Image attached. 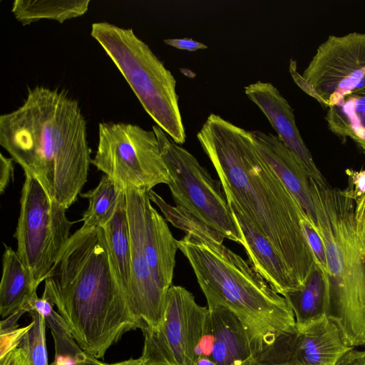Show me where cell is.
Returning <instances> with one entry per match:
<instances>
[{
  "mask_svg": "<svg viewBox=\"0 0 365 365\" xmlns=\"http://www.w3.org/2000/svg\"><path fill=\"white\" fill-rule=\"evenodd\" d=\"M124 188L104 175L95 188L81 193V197L88 199L89 202L81 220L83 222L82 227L95 228L106 225L114 215Z\"/></svg>",
  "mask_w": 365,
  "mask_h": 365,
  "instance_id": "cell-24",
  "label": "cell"
},
{
  "mask_svg": "<svg viewBox=\"0 0 365 365\" xmlns=\"http://www.w3.org/2000/svg\"><path fill=\"white\" fill-rule=\"evenodd\" d=\"M0 192L4 193L14 177V160L0 155Z\"/></svg>",
  "mask_w": 365,
  "mask_h": 365,
  "instance_id": "cell-32",
  "label": "cell"
},
{
  "mask_svg": "<svg viewBox=\"0 0 365 365\" xmlns=\"http://www.w3.org/2000/svg\"><path fill=\"white\" fill-rule=\"evenodd\" d=\"M197 138L225 196L269 240L302 286L316 265L301 223L307 216L257 149L252 131L212 113Z\"/></svg>",
  "mask_w": 365,
  "mask_h": 365,
  "instance_id": "cell-1",
  "label": "cell"
},
{
  "mask_svg": "<svg viewBox=\"0 0 365 365\" xmlns=\"http://www.w3.org/2000/svg\"><path fill=\"white\" fill-rule=\"evenodd\" d=\"M355 218L358 224L365 225V195L355 203Z\"/></svg>",
  "mask_w": 365,
  "mask_h": 365,
  "instance_id": "cell-36",
  "label": "cell"
},
{
  "mask_svg": "<svg viewBox=\"0 0 365 365\" xmlns=\"http://www.w3.org/2000/svg\"><path fill=\"white\" fill-rule=\"evenodd\" d=\"M290 73L297 84L319 103L328 108L337 104L365 77V34L329 36L302 75L293 61Z\"/></svg>",
  "mask_w": 365,
  "mask_h": 365,
  "instance_id": "cell-10",
  "label": "cell"
},
{
  "mask_svg": "<svg viewBox=\"0 0 365 365\" xmlns=\"http://www.w3.org/2000/svg\"><path fill=\"white\" fill-rule=\"evenodd\" d=\"M245 93L267 117L278 138L300 158L309 176L327 182L299 133L292 108L278 89L259 81L245 87Z\"/></svg>",
  "mask_w": 365,
  "mask_h": 365,
  "instance_id": "cell-14",
  "label": "cell"
},
{
  "mask_svg": "<svg viewBox=\"0 0 365 365\" xmlns=\"http://www.w3.org/2000/svg\"><path fill=\"white\" fill-rule=\"evenodd\" d=\"M178 249L188 260L206 300L227 306L243 322L259 353L279 337L294 333L286 299L240 255L218 242L185 234Z\"/></svg>",
  "mask_w": 365,
  "mask_h": 365,
  "instance_id": "cell-4",
  "label": "cell"
},
{
  "mask_svg": "<svg viewBox=\"0 0 365 365\" xmlns=\"http://www.w3.org/2000/svg\"><path fill=\"white\" fill-rule=\"evenodd\" d=\"M301 223L316 265L329 277L325 246L317 227L312 224L307 217H302Z\"/></svg>",
  "mask_w": 365,
  "mask_h": 365,
  "instance_id": "cell-29",
  "label": "cell"
},
{
  "mask_svg": "<svg viewBox=\"0 0 365 365\" xmlns=\"http://www.w3.org/2000/svg\"><path fill=\"white\" fill-rule=\"evenodd\" d=\"M98 365H145L143 360L139 357L138 359H130L126 361H123L120 362H117L114 364H105L101 362Z\"/></svg>",
  "mask_w": 365,
  "mask_h": 365,
  "instance_id": "cell-38",
  "label": "cell"
},
{
  "mask_svg": "<svg viewBox=\"0 0 365 365\" xmlns=\"http://www.w3.org/2000/svg\"><path fill=\"white\" fill-rule=\"evenodd\" d=\"M91 35L102 46L147 113L175 143L186 140L176 93V81L164 63L132 29L108 22L91 26Z\"/></svg>",
  "mask_w": 365,
  "mask_h": 365,
  "instance_id": "cell-6",
  "label": "cell"
},
{
  "mask_svg": "<svg viewBox=\"0 0 365 365\" xmlns=\"http://www.w3.org/2000/svg\"><path fill=\"white\" fill-rule=\"evenodd\" d=\"M255 143L280 180L297 201L313 225L317 212L310 186V176L300 158L277 136L252 131Z\"/></svg>",
  "mask_w": 365,
  "mask_h": 365,
  "instance_id": "cell-16",
  "label": "cell"
},
{
  "mask_svg": "<svg viewBox=\"0 0 365 365\" xmlns=\"http://www.w3.org/2000/svg\"><path fill=\"white\" fill-rule=\"evenodd\" d=\"M124 187L131 244V278L127 303L142 331L157 329L164 319L168 294L156 284L144 251L141 189L131 185Z\"/></svg>",
  "mask_w": 365,
  "mask_h": 365,
  "instance_id": "cell-12",
  "label": "cell"
},
{
  "mask_svg": "<svg viewBox=\"0 0 365 365\" xmlns=\"http://www.w3.org/2000/svg\"><path fill=\"white\" fill-rule=\"evenodd\" d=\"M103 229L113 267L127 301L131 278V244L125 188L114 215Z\"/></svg>",
  "mask_w": 365,
  "mask_h": 365,
  "instance_id": "cell-22",
  "label": "cell"
},
{
  "mask_svg": "<svg viewBox=\"0 0 365 365\" xmlns=\"http://www.w3.org/2000/svg\"><path fill=\"white\" fill-rule=\"evenodd\" d=\"M149 197L161 210L167 221L202 242L217 241L223 243L225 237L217 231L207 226L189 211L180 206L168 204L153 190L148 192Z\"/></svg>",
  "mask_w": 365,
  "mask_h": 365,
  "instance_id": "cell-25",
  "label": "cell"
},
{
  "mask_svg": "<svg viewBox=\"0 0 365 365\" xmlns=\"http://www.w3.org/2000/svg\"><path fill=\"white\" fill-rule=\"evenodd\" d=\"M163 42L174 48L186 50L189 51H195L199 49H205L207 48V46L195 41L192 38H168L165 39Z\"/></svg>",
  "mask_w": 365,
  "mask_h": 365,
  "instance_id": "cell-33",
  "label": "cell"
},
{
  "mask_svg": "<svg viewBox=\"0 0 365 365\" xmlns=\"http://www.w3.org/2000/svg\"><path fill=\"white\" fill-rule=\"evenodd\" d=\"M346 174L348 176V186L344 191L356 203L365 195V170L356 171L347 169Z\"/></svg>",
  "mask_w": 365,
  "mask_h": 365,
  "instance_id": "cell-31",
  "label": "cell"
},
{
  "mask_svg": "<svg viewBox=\"0 0 365 365\" xmlns=\"http://www.w3.org/2000/svg\"><path fill=\"white\" fill-rule=\"evenodd\" d=\"M0 144L51 197L66 209L76 202L92 160L86 120L67 92L29 88L20 107L0 116Z\"/></svg>",
  "mask_w": 365,
  "mask_h": 365,
  "instance_id": "cell-2",
  "label": "cell"
},
{
  "mask_svg": "<svg viewBox=\"0 0 365 365\" xmlns=\"http://www.w3.org/2000/svg\"><path fill=\"white\" fill-rule=\"evenodd\" d=\"M55 305L87 354L103 358L126 332L140 329L118 283L103 227L71 235L44 280Z\"/></svg>",
  "mask_w": 365,
  "mask_h": 365,
  "instance_id": "cell-3",
  "label": "cell"
},
{
  "mask_svg": "<svg viewBox=\"0 0 365 365\" xmlns=\"http://www.w3.org/2000/svg\"><path fill=\"white\" fill-rule=\"evenodd\" d=\"M207 313V307L199 305L190 291L172 285L161 326L143 331L144 346L140 358L145 365H195Z\"/></svg>",
  "mask_w": 365,
  "mask_h": 365,
  "instance_id": "cell-11",
  "label": "cell"
},
{
  "mask_svg": "<svg viewBox=\"0 0 365 365\" xmlns=\"http://www.w3.org/2000/svg\"><path fill=\"white\" fill-rule=\"evenodd\" d=\"M351 347L336 323L324 315L291 336L294 365H336Z\"/></svg>",
  "mask_w": 365,
  "mask_h": 365,
  "instance_id": "cell-18",
  "label": "cell"
},
{
  "mask_svg": "<svg viewBox=\"0 0 365 365\" xmlns=\"http://www.w3.org/2000/svg\"><path fill=\"white\" fill-rule=\"evenodd\" d=\"M205 329L199 343L202 354L217 365H243L259 353L240 318L227 306L208 300Z\"/></svg>",
  "mask_w": 365,
  "mask_h": 365,
  "instance_id": "cell-13",
  "label": "cell"
},
{
  "mask_svg": "<svg viewBox=\"0 0 365 365\" xmlns=\"http://www.w3.org/2000/svg\"><path fill=\"white\" fill-rule=\"evenodd\" d=\"M292 334L279 337L271 346L243 365H294L291 359Z\"/></svg>",
  "mask_w": 365,
  "mask_h": 365,
  "instance_id": "cell-27",
  "label": "cell"
},
{
  "mask_svg": "<svg viewBox=\"0 0 365 365\" xmlns=\"http://www.w3.org/2000/svg\"><path fill=\"white\" fill-rule=\"evenodd\" d=\"M283 297L293 311L297 329H302L322 317L328 316L329 277L315 265L302 286Z\"/></svg>",
  "mask_w": 365,
  "mask_h": 365,
  "instance_id": "cell-20",
  "label": "cell"
},
{
  "mask_svg": "<svg viewBox=\"0 0 365 365\" xmlns=\"http://www.w3.org/2000/svg\"><path fill=\"white\" fill-rule=\"evenodd\" d=\"M143 242L152 275L160 289L168 294L172 286L178 240L165 220L153 207L148 192H140Z\"/></svg>",
  "mask_w": 365,
  "mask_h": 365,
  "instance_id": "cell-17",
  "label": "cell"
},
{
  "mask_svg": "<svg viewBox=\"0 0 365 365\" xmlns=\"http://www.w3.org/2000/svg\"><path fill=\"white\" fill-rule=\"evenodd\" d=\"M243 239V247L251 266L279 294L301 287L282 256L269 240L243 215L236 203L226 197Z\"/></svg>",
  "mask_w": 365,
  "mask_h": 365,
  "instance_id": "cell-15",
  "label": "cell"
},
{
  "mask_svg": "<svg viewBox=\"0 0 365 365\" xmlns=\"http://www.w3.org/2000/svg\"><path fill=\"white\" fill-rule=\"evenodd\" d=\"M89 4V0H16L11 11L23 25L45 19L62 24L86 14Z\"/></svg>",
  "mask_w": 365,
  "mask_h": 365,
  "instance_id": "cell-23",
  "label": "cell"
},
{
  "mask_svg": "<svg viewBox=\"0 0 365 365\" xmlns=\"http://www.w3.org/2000/svg\"><path fill=\"white\" fill-rule=\"evenodd\" d=\"M325 120L331 132L351 139L365 154V77L357 88L329 107Z\"/></svg>",
  "mask_w": 365,
  "mask_h": 365,
  "instance_id": "cell-21",
  "label": "cell"
},
{
  "mask_svg": "<svg viewBox=\"0 0 365 365\" xmlns=\"http://www.w3.org/2000/svg\"><path fill=\"white\" fill-rule=\"evenodd\" d=\"M357 235L362 255L365 258V225L357 223Z\"/></svg>",
  "mask_w": 365,
  "mask_h": 365,
  "instance_id": "cell-37",
  "label": "cell"
},
{
  "mask_svg": "<svg viewBox=\"0 0 365 365\" xmlns=\"http://www.w3.org/2000/svg\"><path fill=\"white\" fill-rule=\"evenodd\" d=\"M32 326L24 335L19 347L24 351L28 365H48L46 344V321L36 311L29 312Z\"/></svg>",
  "mask_w": 365,
  "mask_h": 365,
  "instance_id": "cell-26",
  "label": "cell"
},
{
  "mask_svg": "<svg viewBox=\"0 0 365 365\" xmlns=\"http://www.w3.org/2000/svg\"><path fill=\"white\" fill-rule=\"evenodd\" d=\"M0 365H28L25 354L19 346L0 358Z\"/></svg>",
  "mask_w": 365,
  "mask_h": 365,
  "instance_id": "cell-35",
  "label": "cell"
},
{
  "mask_svg": "<svg viewBox=\"0 0 365 365\" xmlns=\"http://www.w3.org/2000/svg\"><path fill=\"white\" fill-rule=\"evenodd\" d=\"M4 247L0 284V313L2 318L9 317L19 309H26L29 299L36 294L38 287L17 252L6 244Z\"/></svg>",
  "mask_w": 365,
  "mask_h": 365,
  "instance_id": "cell-19",
  "label": "cell"
},
{
  "mask_svg": "<svg viewBox=\"0 0 365 365\" xmlns=\"http://www.w3.org/2000/svg\"><path fill=\"white\" fill-rule=\"evenodd\" d=\"M31 326V322L22 328L0 330V358L19 346L24 335Z\"/></svg>",
  "mask_w": 365,
  "mask_h": 365,
  "instance_id": "cell-30",
  "label": "cell"
},
{
  "mask_svg": "<svg viewBox=\"0 0 365 365\" xmlns=\"http://www.w3.org/2000/svg\"><path fill=\"white\" fill-rule=\"evenodd\" d=\"M336 365H365V349H351L336 364Z\"/></svg>",
  "mask_w": 365,
  "mask_h": 365,
  "instance_id": "cell-34",
  "label": "cell"
},
{
  "mask_svg": "<svg viewBox=\"0 0 365 365\" xmlns=\"http://www.w3.org/2000/svg\"><path fill=\"white\" fill-rule=\"evenodd\" d=\"M317 230L325 246L329 282L328 317L352 348L365 346V258L355 203L344 191L310 177Z\"/></svg>",
  "mask_w": 365,
  "mask_h": 365,
  "instance_id": "cell-5",
  "label": "cell"
},
{
  "mask_svg": "<svg viewBox=\"0 0 365 365\" xmlns=\"http://www.w3.org/2000/svg\"><path fill=\"white\" fill-rule=\"evenodd\" d=\"M195 365H217L214 361L206 357H199Z\"/></svg>",
  "mask_w": 365,
  "mask_h": 365,
  "instance_id": "cell-39",
  "label": "cell"
},
{
  "mask_svg": "<svg viewBox=\"0 0 365 365\" xmlns=\"http://www.w3.org/2000/svg\"><path fill=\"white\" fill-rule=\"evenodd\" d=\"M24 175L14 237L16 252L38 287L68 242L76 222L67 218V209L51 197L36 178Z\"/></svg>",
  "mask_w": 365,
  "mask_h": 365,
  "instance_id": "cell-8",
  "label": "cell"
},
{
  "mask_svg": "<svg viewBox=\"0 0 365 365\" xmlns=\"http://www.w3.org/2000/svg\"><path fill=\"white\" fill-rule=\"evenodd\" d=\"M26 308L27 312L36 311L41 314L51 331L60 334H71L67 323L61 314L54 310L53 305L48 299L42 297L39 298L36 294L29 299Z\"/></svg>",
  "mask_w": 365,
  "mask_h": 365,
  "instance_id": "cell-28",
  "label": "cell"
},
{
  "mask_svg": "<svg viewBox=\"0 0 365 365\" xmlns=\"http://www.w3.org/2000/svg\"><path fill=\"white\" fill-rule=\"evenodd\" d=\"M91 163L118 184L148 192L170 175L154 131L125 123H101Z\"/></svg>",
  "mask_w": 365,
  "mask_h": 365,
  "instance_id": "cell-9",
  "label": "cell"
},
{
  "mask_svg": "<svg viewBox=\"0 0 365 365\" xmlns=\"http://www.w3.org/2000/svg\"><path fill=\"white\" fill-rule=\"evenodd\" d=\"M170 175L168 187L180 206L225 238L241 245L243 239L220 181L213 179L189 151L175 143L159 126L153 125Z\"/></svg>",
  "mask_w": 365,
  "mask_h": 365,
  "instance_id": "cell-7",
  "label": "cell"
}]
</instances>
